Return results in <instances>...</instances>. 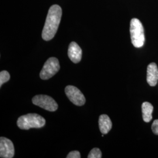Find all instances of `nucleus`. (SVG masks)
<instances>
[{
    "label": "nucleus",
    "mask_w": 158,
    "mask_h": 158,
    "mask_svg": "<svg viewBox=\"0 0 158 158\" xmlns=\"http://www.w3.org/2000/svg\"><path fill=\"white\" fill-rule=\"evenodd\" d=\"M130 34L132 45L139 48L145 43L144 29L141 22L137 18H132L130 23Z\"/></svg>",
    "instance_id": "7ed1b4c3"
},
{
    "label": "nucleus",
    "mask_w": 158,
    "mask_h": 158,
    "mask_svg": "<svg viewBox=\"0 0 158 158\" xmlns=\"http://www.w3.org/2000/svg\"><path fill=\"white\" fill-rule=\"evenodd\" d=\"M153 111V107L151 103L148 102H143V104H142V117L143 121L145 123H149L152 120Z\"/></svg>",
    "instance_id": "9b49d317"
},
{
    "label": "nucleus",
    "mask_w": 158,
    "mask_h": 158,
    "mask_svg": "<svg viewBox=\"0 0 158 158\" xmlns=\"http://www.w3.org/2000/svg\"><path fill=\"white\" fill-rule=\"evenodd\" d=\"M99 128L102 134H107L112 128V122L107 115L102 114L99 117Z\"/></svg>",
    "instance_id": "9d476101"
},
{
    "label": "nucleus",
    "mask_w": 158,
    "mask_h": 158,
    "mask_svg": "<svg viewBox=\"0 0 158 158\" xmlns=\"http://www.w3.org/2000/svg\"><path fill=\"white\" fill-rule=\"evenodd\" d=\"M67 158H81L80 153L77 151H74L69 153L67 156Z\"/></svg>",
    "instance_id": "4468645a"
},
{
    "label": "nucleus",
    "mask_w": 158,
    "mask_h": 158,
    "mask_svg": "<svg viewBox=\"0 0 158 158\" xmlns=\"http://www.w3.org/2000/svg\"><path fill=\"white\" fill-rule=\"evenodd\" d=\"M152 130L154 134L158 135V119H155L152 125Z\"/></svg>",
    "instance_id": "2eb2a0df"
},
{
    "label": "nucleus",
    "mask_w": 158,
    "mask_h": 158,
    "mask_svg": "<svg viewBox=\"0 0 158 158\" xmlns=\"http://www.w3.org/2000/svg\"><path fill=\"white\" fill-rule=\"evenodd\" d=\"M68 56L74 63L80 62L82 57V51L80 47L75 42L70 44L68 49Z\"/></svg>",
    "instance_id": "6e6552de"
},
{
    "label": "nucleus",
    "mask_w": 158,
    "mask_h": 158,
    "mask_svg": "<svg viewBox=\"0 0 158 158\" xmlns=\"http://www.w3.org/2000/svg\"><path fill=\"white\" fill-rule=\"evenodd\" d=\"M46 121L44 117L37 114H28L23 115L17 121V125L21 130L31 128H40L45 125Z\"/></svg>",
    "instance_id": "f03ea898"
},
{
    "label": "nucleus",
    "mask_w": 158,
    "mask_h": 158,
    "mask_svg": "<svg viewBox=\"0 0 158 158\" xmlns=\"http://www.w3.org/2000/svg\"><path fill=\"white\" fill-rule=\"evenodd\" d=\"M62 14V10L60 6L58 5L51 6L48 11L42 33L43 40L48 41L54 38L60 23Z\"/></svg>",
    "instance_id": "f257e3e1"
},
{
    "label": "nucleus",
    "mask_w": 158,
    "mask_h": 158,
    "mask_svg": "<svg viewBox=\"0 0 158 158\" xmlns=\"http://www.w3.org/2000/svg\"><path fill=\"white\" fill-rule=\"evenodd\" d=\"M147 82L149 85L155 86L158 80V68L155 63H150L147 68Z\"/></svg>",
    "instance_id": "1a4fd4ad"
},
{
    "label": "nucleus",
    "mask_w": 158,
    "mask_h": 158,
    "mask_svg": "<svg viewBox=\"0 0 158 158\" xmlns=\"http://www.w3.org/2000/svg\"><path fill=\"white\" fill-rule=\"evenodd\" d=\"M64 91L69 99L74 105L81 106L85 104V97L79 89L73 85H68Z\"/></svg>",
    "instance_id": "423d86ee"
},
{
    "label": "nucleus",
    "mask_w": 158,
    "mask_h": 158,
    "mask_svg": "<svg viewBox=\"0 0 158 158\" xmlns=\"http://www.w3.org/2000/svg\"><path fill=\"white\" fill-rule=\"evenodd\" d=\"M102 157V151L100 149L95 148L91 151L87 158H101Z\"/></svg>",
    "instance_id": "ddd939ff"
},
{
    "label": "nucleus",
    "mask_w": 158,
    "mask_h": 158,
    "mask_svg": "<svg viewBox=\"0 0 158 158\" xmlns=\"http://www.w3.org/2000/svg\"><path fill=\"white\" fill-rule=\"evenodd\" d=\"M32 102L35 106H39L51 112L55 111L58 108V105L55 100L50 96L46 95L35 96Z\"/></svg>",
    "instance_id": "39448f33"
},
{
    "label": "nucleus",
    "mask_w": 158,
    "mask_h": 158,
    "mask_svg": "<svg viewBox=\"0 0 158 158\" xmlns=\"http://www.w3.org/2000/svg\"><path fill=\"white\" fill-rule=\"evenodd\" d=\"M60 64L58 59L52 57L47 60L40 72V77L42 80H48L59 72Z\"/></svg>",
    "instance_id": "20e7f679"
},
{
    "label": "nucleus",
    "mask_w": 158,
    "mask_h": 158,
    "mask_svg": "<svg viewBox=\"0 0 158 158\" xmlns=\"http://www.w3.org/2000/svg\"><path fill=\"white\" fill-rule=\"evenodd\" d=\"M15 154V149L12 142L5 137L0 138V157L12 158Z\"/></svg>",
    "instance_id": "0eeeda50"
},
{
    "label": "nucleus",
    "mask_w": 158,
    "mask_h": 158,
    "mask_svg": "<svg viewBox=\"0 0 158 158\" xmlns=\"http://www.w3.org/2000/svg\"><path fill=\"white\" fill-rule=\"evenodd\" d=\"M10 79V73L6 70L2 71L0 73V87Z\"/></svg>",
    "instance_id": "f8f14e48"
}]
</instances>
